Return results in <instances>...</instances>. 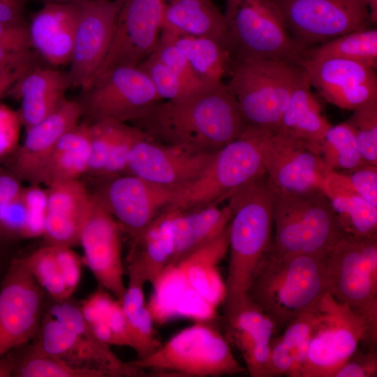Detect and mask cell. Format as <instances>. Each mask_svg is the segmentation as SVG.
Masks as SVG:
<instances>
[{
	"instance_id": "cell-40",
	"label": "cell",
	"mask_w": 377,
	"mask_h": 377,
	"mask_svg": "<svg viewBox=\"0 0 377 377\" xmlns=\"http://www.w3.org/2000/svg\"><path fill=\"white\" fill-rule=\"evenodd\" d=\"M138 67L147 75L161 100L178 99L207 86L199 87L190 83L153 54Z\"/></svg>"
},
{
	"instance_id": "cell-55",
	"label": "cell",
	"mask_w": 377,
	"mask_h": 377,
	"mask_svg": "<svg viewBox=\"0 0 377 377\" xmlns=\"http://www.w3.org/2000/svg\"><path fill=\"white\" fill-rule=\"evenodd\" d=\"M15 359L12 351L0 357V377L13 376Z\"/></svg>"
},
{
	"instance_id": "cell-49",
	"label": "cell",
	"mask_w": 377,
	"mask_h": 377,
	"mask_svg": "<svg viewBox=\"0 0 377 377\" xmlns=\"http://www.w3.org/2000/svg\"><path fill=\"white\" fill-rule=\"evenodd\" d=\"M377 376V358L374 353H355L339 369L334 377H374Z\"/></svg>"
},
{
	"instance_id": "cell-42",
	"label": "cell",
	"mask_w": 377,
	"mask_h": 377,
	"mask_svg": "<svg viewBox=\"0 0 377 377\" xmlns=\"http://www.w3.org/2000/svg\"><path fill=\"white\" fill-rule=\"evenodd\" d=\"M118 121L100 120L89 124L90 154L87 172L102 175Z\"/></svg>"
},
{
	"instance_id": "cell-21",
	"label": "cell",
	"mask_w": 377,
	"mask_h": 377,
	"mask_svg": "<svg viewBox=\"0 0 377 377\" xmlns=\"http://www.w3.org/2000/svg\"><path fill=\"white\" fill-rule=\"evenodd\" d=\"M311 87L327 102L354 110L377 99L375 68L338 57L306 58L301 66Z\"/></svg>"
},
{
	"instance_id": "cell-46",
	"label": "cell",
	"mask_w": 377,
	"mask_h": 377,
	"mask_svg": "<svg viewBox=\"0 0 377 377\" xmlns=\"http://www.w3.org/2000/svg\"><path fill=\"white\" fill-rule=\"evenodd\" d=\"M36 65L35 54L31 51L0 61V99Z\"/></svg>"
},
{
	"instance_id": "cell-41",
	"label": "cell",
	"mask_w": 377,
	"mask_h": 377,
	"mask_svg": "<svg viewBox=\"0 0 377 377\" xmlns=\"http://www.w3.org/2000/svg\"><path fill=\"white\" fill-rule=\"evenodd\" d=\"M145 133L135 126L117 121L114 139L102 175L113 177L126 171L128 157L135 143Z\"/></svg>"
},
{
	"instance_id": "cell-5",
	"label": "cell",
	"mask_w": 377,
	"mask_h": 377,
	"mask_svg": "<svg viewBox=\"0 0 377 377\" xmlns=\"http://www.w3.org/2000/svg\"><path fill=\"white\" fill-rule=\"evenodd\" d=\"M70 299L54 302L45 309L38 332L30 348L57 357L77 369L94 371L103 377L147 376L120 359L110 346L99 340L84 318L80 306Z\"/></svg>"
},
{
	"instance_id": "cell-3",
	"label": "cell",
	"mask_w": 377,
	"mask_h": 377,
	"mask_svg": "<svg viewBox=\"0 0 377 377\" xmlns=\"http://www.w3.org/2000/svg\"><path fill=\"white\" fill-rule=\"evenodd\" d=\"M325 256L278 255L269 249L261 260L247 300L272 320L276 331L315 309L328 291Z\"/></svg>"
},
{
	"instance_id": "cell-10",
	"label": "cell",
	"mask_w": 377,
	"mask_h": 377,
	"mask_svg": "<svg viewBox=\"0 0 377 377\" xmlns=\"http://www.w3.org/2000/svg\"><path fill=\"white\" fill-rule=\"evenodd\" d=\"M328 291L346 304L377 338V236L341 235L325 256Z\"/></svg>"
},
{
	"instance_id": "cell-54",
	"label": "cell",
	"mask_w": 377,
	"mask_h": 377,
	"mask_svg": "<svg viewBox=\"0 0 377 377\" xmlns=\"http://www.w3.org/2000/svg\"><path fill=\"white\" fill-rule=\"evenodd\" d=\"M27 1V0H0V22L26 21L24 14Z\"/></svg>"
},
{
	"instance_id": "cell-35",
	"label": "cell",
	"mask_w": 377,
	"mask_h": 377,
	"mask_svg": "<svg viewBox=\"0 0 377 377\" xmlns=\"http://www.w3.org/2000/svg\"><path fill=\"white\" fill-rule=\"evenodd\" d=\"M338 57L377 66V29L365 27L307 49L306 58Z\"/></svg>"
},
{
	"instance_id": "cell-2",
	"label": "cell",
	"mask_w": 377,
	"mask_h": 377,
	"mask_svg": "<svg viewBox=\"0 0 377 377\" xmlns=\"http://www.w3.org/2000/svg\"><path fill=\"white\" fill-rule=\"evenodd\" d=\"M228 232V272L224 285L223 319L226 332L248 303L247 292L274 232V195L265 175L234 194Z\"/></svg>"
},
{
	"instance_id": "cell-1",
	"label": "cell",
	"mask_w": 377,
	"mask_h": 377,
	"mask_svg": "<svg viewBox=\"0 0 377 377\" xmlns=\"http://www.w3.org/2000/svg\"><path fill=\"white\" fill-rule=\"evenodd\" d=\"M133 123L156 141L205 153H214L246 128L223 82L178 99L161 101Z\"/></svg>"
},
{
	"instance_id": "cell-24",
	"label": "cell",
	"mask_w": 377,
	"mask_h": 377,
	"mask_svg": "<svg viewBox=\"0 0 377 377\" xmlns=\"http://www.w3.org/2000/svg\"><path fill=\"white\" fill-rule=\"evenodd\" d=\"M46 210L43 237L46 244L72 247L79 244L82 229L92 204L79 179L55 184L46 188Z\"/></svg>"
},
{
	"instance_id": "cell-20",
	"label": "cell",
	"mask_w": 377,
	"mask_h": 377,
	"mask_svg": "<svg viewBox=\"0 0 377 377\" xmlns=\"http://www.w3.org/2000/svg\"><path fill=\"white\" fill-rule=\"evenodd\" d=\"M118 8L117 0L82 2L67 73L70 87L84 90L92 82L108 52Z\"/></svg>"
},
{
	"instance_id": "cell-31",
	"label": "cell",
	"mask_w": 377,
	"mask_h": 377,
	"mask_svg": "<svg viewBox=\"0 0 377 377\" xmlns=\"http://www.w3.org/2000/svg\"><path fill=\"white\" fill-rule=\"evenodd\" d=\"M331 126L305 74L293 90L275 132L303 141L319 151L320 144Z\"/></svg>"
},
{
	"instance_id": "cell-47",
	"label": "cell",
	"mask_w": 377,
	"mask_h": 377,
	"mask_svg": "<svg viewBox=\"0 0 377 377\" xmlns=\"http://www.w3.org/2000/svg\"><path fill=\"white\" fill-rule=\"evenodd\" d=\"M343 173L349 187L377 207V166L367 164Z\"/></svg>"
},
{
	"instance_id": "cell-51",
	"label": "cell",
	"mask_w": 377,
	"mask_h": 377,
	"mask_svg": "<svg viewBox=\"0 0 377 377\" xmlns=\"http://www.w3.org/2000/svg\"><path fill=\"white\" fill-rule=\"evenodd\" d=\"M24 186L21 180L8 168L0 167V221L20 198Z\"/></svg>"
},
{
	"instance_id": "cell-8",
	"label": "cell",
	"mask_w": 377,
	"mask_h": 377,
	"mask_svg": "<svg viewBox=\"0 0 377 377\" xmlns=\"http://www.w3.org/2000/svg\"><path fill=\"white\" fill-rule=\"evenodd\" d=\"M129 363L148 376H219L245 370L235 358L226 337L209 321H196L151 354Z\"/></svg>"
},
{
	"instance_id": "cell-48",
	"label": "cell",
	"mask_w": 377,
	"mask_h": 377,
	"mask_svg": "<svg viewBox=\"0 0 377 377\" xmlns=\"http://www.w3.org/2000/svg\"><path fill=\"white\" fill-rule=\"evenodd\" d=\"M20 124L17 112L0 104V158L8 157L17 149Z\"/></svg>"
},
{
	"instance_id": "cell-13",
	"label": "cell",
	"mask_w": 377,
	"mask_h": 377,
	"mask_svg": "<svg viewBox=\"0 0 377 377\" xmlns=\"http://www.w3.org/2000/svg\"><path fill=\"white\" fill-rule=\"evenodd\" d=\"M93 122L111 119L133 122L162 101L138 66H118L96 77L77 100Z\"/></svg>"
},
{
	"instance_id": "cell-37",
	"label": "cell",
	"mask_w": 377,
	"mask_h": 377,
	"mask_svg": "<svg viewBox=\"0 0 377 377\" xmlns=\"http://www.w3.org/2000/svg\"><path fill=\"white\" fill-rule=\"evenodd\" d=\"M319 152L332 170L348 172L367 165L346 121L330 127L320 144Z\"/></svg>"
},
{
	"instance_id": "cell-33",
	"label": "cell",
	"mask_w": 377,
	"mask_h": 377,
	"mask_svg": "<svg viewBox=\"0 0 377 377\" xmlns=\"http://www.w3.org/2000/svg\"><path fill=\"white\" fill-rule=\"evenodd\" d=\"M170 35L180 49L198 79L205 84L223 82L229 75L232 55L223 43L207 37Z\"/></svg>"
},
{
	"instance_id": "cell-11",
	"label": "cell",
	"mask_w": 377,
	"mask_h": 377,
	"mask_svg": "<svg viewBox=\"0 0 377 377\" xmlns=\"http://www.w3.org/2000/svg\"><path fill=\"white\" fill-rule=\"evenodd\" d=\"M273 219L270 251L278 255L326 256L342 235L330 200L323 191L274 195Z\"/></svg>"
},
{
	"instance_id": "cell-59",
	"label": "cell",
	"mask_w": 377,
	"mask_h": 377,
	"mask_svg": "<svg viewBox=\"0 0 377 377\" xmlns=\"http://www.w3.org/2000/svg\"><path fill=\"white\" fill-rule=\"evenodd\" d=\"M274 1H275L276 3H280L281 1H283V0H273Z\"/></svg>"
},
{
	"instance_id": "cell-44",
	"label": "cell",
	"mask_w": 377,
	"mask_h": 377,
	"mask_svg": "<svg viewBox=\"0 0 377 377\" xmlns=\"http://www.w3.org/2000/svg\"><path fill=\"white\" fill-rule=\"evenodd\" d=\"M151 54L190 83L199 87L208 85L198 79L182 52L166 32L161 31L158 43Z\"/></svg>"
},
{
	"instance_id": "cell-25",
	"label": "cell",
	"mask_w": 377,
	"mask_h": 377,
	"mask_svg": "<svg viewBox=\"0 0 377 377\" xmlns=\"http://www.w3.org/2000/svg\"><path fill=\"white\" fill-rule=\"evenodd\" d=\"M82 4L45 3L34 15L29 24L31 46L49 63L70 62Z\"/></svg>"
},
{
	"instance_id": "cell-12",
	"label": "cell",
	"mask_w": 377,
	"mask_h": 377,
	"mask_svg": "<svg viewBox=\"0 0 377 377\" xmlns=\"http://www.w3.org/2000/svg\"><path fill=\"white\" fill-rule=\"evenodd\" d=\"M375 342L365 321L327 291L314 310V320L298 377H334L358 344Z\"/></svg>"
},
{
	"instance_id": "cell-15",
	"label": "cell",
	"mask_w": 377,
	"mask_h": 377,
	"mask_svg": "<svg viewBox=\"0 0 377 377\" xmlns=\"http://www.w3.org/2000/svg\"><path fill=\"white\" fill-rule=\"evenodd\" d=\"M45 293L17 258L0 286V357L33 341L45 311Z\"/></svg>"
},
{
	"instance_id": "cell-29",
	"label": "cell",
	"mask_w": 377,
	"mask_h": 377,
	"mask_svg": "<svg viewBox=\"0 0 377 377\" xmlns=\"http://www.w3.org/2000/svg\"><path fill=\"white\" fill-rule=\"evenodd\" d=\"M323 192L330 200L342 235L357 237L377 236V207L349 187L343 172L330 170Z\"/></svg>"
},
{
	"instance_id": "cell-43",
	"label": "cell",
	"mask_w": 377,
	"mask_h": 377,
	"mask_svg": "<svg viewBox=\"0 0 377 377\" xmlns=\"http://www.w3.org/2000/svg\"><path fill=\"white\" fill-rule=\"evenodd\" d=\"M127 320L131 348L135 351L138 358L151 354L161 346L155 336L153 318L146 305L135 316Z\"/></svg>"
},
{
	"instance_id": "cell-36",
	"label": "cell",
	"mask_w": 377,
	"mask_h": 377,
	"mask_svg": "<svg viewBox=\"0 0 377 377\" xmlns=\"http://www.w3.org/2000/svg\"><path fill=\"white\" fill-rule=\"evenodd\" d=\"M52 301L70 299L56 246L47 245L17 258Z\"/></svg>"
},
{
	"instance_id": "cell-6",
	"label": "cell",
	"mask_w": 377,
	"mask_h": 377,
	"mask_svg": "<svg viewBox=\"0 0 377 377\" xmlns=\"http://www.w3.org/2000/svg\"><path fill=\"white\" fill-rule=\"evenodd\" d=\"M228 75L226 87L235 98L246 127L274 133L305 73L291 63L233 57Z\"/></svg>"
},
{
	"instance_id": "cell-28",
	"label": "cell",
	"mask_w": 377,
	"mask_h": 377,
	"mask_svg": "<svg viewBox=\"0 0 377 377\" xmlns=\"http://www.w3.org/2000/svg\"><path fill=\"white\" fill-rule=\"evenodd\" d=\"M174 251L170 214L163 210L133 243L128 256V275L151 284L169 265Z\"/></svg>"
},
{
	"instance_id": "cell-17",
	"label": "cell",
	"mask_w": 377,
	"mask_h": 377,
	"mask_svg": "<svg viewBox=\"0 0 377 377\" xmlns=\"http://www.w3.org/2000/svg\"><path fill=\"white\" fill-rule=\"evenodd\" d=\"M117 1L119 8L111 43L93 81L118 66H138L154 52L159 40L164 0Z\"/></svg>"
},
{
	"instance_id": "cell-27",
	"label": "cell",
	"mask_w": 377,
	"mask_h": 377,
	"mask_svg": "<svg viewBox=\"0 0 377 377\" xmlns=\"http://www.w3.org/2000/svg\"><path fill=\"white\" fill-rule=\"evenodd\" d=\"M68 87L67 74L36 66L9 90L7 96L22 100L17 113L21 124L27 129L55 110L65 99Z\"/></svg>"
},
{
	"instance_id": "cell-60",
	"label": "cell",
	"mask_w": 377,
	"mask_h": 377,
	"mask_svg": "<svg viewBox=\"0 0 377 377\" xmlns=\"http://www.w3.org/2000/svg\"><path fill=\"white\" fill-rule=\"evenodd\" d=\"M164 1H165L166 3H168V2H170V1H172V0H164Z\"/></svg>"
},
{
	"instance_id": "cell-7",
	"label": "cell",
	"mask_w": 377,
	"mask_h": 377,
	"mask_svg": "<svg viewBox=\"0 0 377 377\" xmlns=\"http://www.w3.org/2000/svg\"><path fill=\"white\" fill-rule=\"evenodd\" d=\"M268 133L246 127L240 136L215 151L200 175L165 209L220 203L263 177Z\"/></svg>"
},
{
	"instance_id": "cell-38",
	"label": "cell",
	"mask_w": 377,
	"mask_h": 377,
	"mask_svg": "<svg viewBox=\"0 0 377 377\" xmlns=\"http://www.w3.org/2000/svg\"><path fill=\"white\" fill-rule=\"evenodd\" d=\"M11 351L15 377H103L98 372L75 368L57 357L36 352L29 346Z\"/></svg>"
},
{
	"instance_id": "cell-16",
	"label": "cell",
	"mask_w": 377,
	"mask_h": 377,
	"mask_svg": "<svg viewBox=\"0 0 377 377\" xmlns=\"http://www.w3.org/2000/svg\"><path fill=\"white\" fill-rule=\"evenodd\" d=\"M265 157V178L274 196L323 191L332 170L318 150L278 132L268 133Z\"/></svg>"
},
{
	"instance_id": "cell-9",
	"label": "cell",
	"mask_w": 377,
	"mask_h": 377,
	"mask_svg": "<svg viewBox=\"0 0 377 377\" xmlns=\"http://www.w3.org/2000/svg\"><path fill=\"white\" fill-rule=\"evenodd\" d=\"M228 48L237 59H265L302 66L306 50L290 36L273 0H225Z\"/></svg>"
},
{
	"instance_id": "cell-53",
	"label": "cell",
	"mask_w": 377,
	"mask_h": 377,
	"mask_svg": "<svg viewBox=\"0 0 377 377\" xmlns=\"http://www.w3.org/2000/svg\"><path fill=\"white\" fill-rule=\"evenodd\" d=\"M104 320L113 334L114 346L131 348L128 323L120 300L114 301Z\"/></svg>"
},
{
	"instance_id": "cell-32",
	"label": "cell",
	"mask_w": 377,
	"mask_h": 377,
	"mask_svg": "<svg viewBox=\"0 0 377 377\" xmlns=\"http://www.w3.org/2000/svg\"><path fill=\"white\" fill-rule=\"evenodd\" d=\"M89 154V124H77L57 142L43 167L40 184L49 186L78 179L88 171Z\"/></svg>"
},
{
	"instance_id": "cell-52",
	"label": "cell",
	"mask_w": 377,
	"mask_h": 377,
	"mask_svg": "<svg viewBox=\"0 0 377 377\" xmlns=\"http://www.w3.org/2000/svg\"><path fill=\"white\" fill-rule=\"evenodd\" d=\"M128 276V285L120 302L126 317L129 320L135 316L146 305L144 294L146 282L138 277Z\"/></svg>"
},
{
	"instance_id": "cell-57",
	"label": "cell",
	"mask_w": 377,
	"mask_h": 377,
	"mask_svg": "<svg viewBox=\"0 0 377 377\" xmlns=\"http://www.w3.org/2000/svg\"><path fill=\"white\" fill-rule=\"evenodd\" d=\"M88 0H43L45 3H82Z\"/></svg>"
},
{
	"instance_id": "cell-18",
	"label": "cell",
	"mask_w": 377,
	"mask_h": 377,
	"mask_svg": "<svg viewBox=\"0 0 377 377\" xmlns=\"http://www.w3.org/2000/svg\"><path fill=\"white\" fill-rule=\"evenodd\" d=\"M178 191L128 174L110 177L94 194L121 228L138 237L170 205Z\"/></svg>"
},
{
	"instance_id": "cell-14",
	"label": "cell",
	"mask_w": 377,
	"mask_h": 377,
	"mask_svg": "<svg viewBox=\"0 0 377 377\" xmlns=\"http://www.w3.org/2000/svg\"><path fill=\"white\" fill-rule=\"evenodd\" d=\"M278 5L290 36L306 50L370 24L365 0H283Z\"/></svg>"
},
{
	"instance_id": "cell-4",
	"label": "cell",
	"mask_w": 377,
	"mask_h": 377,
	"mask_svg": "<svg viewBox=\"0 0 377 377\" xmlns=\"http://www.w3.org/2000/svg\"><path fill=\"white\" fill-rule=\"evenodd\" d=\"M229 225L215 238L177 264L168 266L152 283L147 307L154 322L162 324L177 317L188 287H191L187 318L209 321L223 302L224 285L216 266L228 250Z\"/></svg>"
},
{
	"instance_id": "cell-26",
	"label": "cell",
	"mask_w": 377,
	"mask_h": 377,
	"mask_svg": "<svg viewBox=\"0 0 377 377\" xmlns=\"http://www.w3.org/2000/svg\"><path fill=\"white\" fill-rule=\"evenodd\" d=\"M219 203L190 209H165L172 228L174 251L169 265L186 258L221 234L228 226L235 208V198L223 207Z\"/></svg>"
},
{
	"instance_id": "cell-19",
	"label": "cell",
	"mask_w": 377,
	"mask_h": 377,
	"mask_svg": "<svg viewBox=\"0 0 377 377\" xmlns=\"http://www.w3.org/2000/svg\"><path fill=\"white\" fill-rule=\"evenodd\" d=\"M121 230L116 219L93 193L91 211L80 232L79 244L83 249L85 263L99 285L119 300L126 286Z\"/></svg>"
},
{
	"instance_id": "cell-30",
	"label": "cell",
	"mask_w": 377,
	"mask_h": 377,
	"mask_svg": "<svg viewBox=\"0 0 377 377\" xmlns=\"http://www.w3.org/2000/svg\"><path fill=\"white\" fill-rule=\"evenodd\" d=\"M161 30L178 36L211 38L228 48L224 15L212 0H172L166 3Z\"/></svg>"
},
{
	"instance_id": "cell-50",
	"label": "cell",
	"mask_w": 377,
	"mask_h": 377,
	"mask_svg": "<svg viewBox=\"0 0 377 377\" xmlns=\"http://www.w3.org/2000/svg\"><path fill=\"white\" fill-rule=\"evenodd\" d=\"M114 300L102 288L84 300L80 308L84 318L90 325L105 319Z\"/></svg>"
},
{
	"instance_id": "cell-34",
	"label": "cell",
	"mask_w": 377,
	"mask_h": 377,
	"mask_svg": "<svg viewBox=\"0 0 377 377\" xmlns=\"http://www.w3.org/2000/svg\"><path fill=\"white\" fill-rule=\"evenodd\" d=\"M314 310L295 318L281 336L271 339L270 376L298 377L313 327Z\"/></svg>"
},
{
	"instance_id": "cell-56",
	"label": "cell",
	"mask_w": 377,
	"mask_h": 377,
	"mask_svg": "<svg viewBox=\"0 0 377 377\" xmlns=\"http://www.w3.org/2000/svg\"><path fill=\"white\" fill-rule=\"evenodd\" d=\"M369 10L370 24L377 22V0H365Z\"/></svg>"
},
{
	"instance_id": "cell-22",
	"label": "cell",
	"mask_w": 377,
	"mask_h": 377,
	"mask_svg": "<svg viewBox=\"0 0 377 377\" xmlns=\"http://www.w3.org/2000/svg\"><path fill=\"white\" fill-rule=\"evenodd\" d=\"M213 154L161 143L145 133L131 149L126 172L179 193L200 175Z\"/></svg>"
},
{
	"instance_id": "cell-39",
	"label": "cell",
	"mask_w": 377,
	"mask_h": 377,
	"mask_svg": "<svg viewBox=\"0 0 377 377\" xmlns=\"http://www.w3.org/2000/svg\"><path fill=\"white\" fill-rule=\"evenodd\" d=\"M353 111L346 121L353 132L364 163L377 166V99Z\"/></svg>"
},
{
	"instance_id": "cell-23",
	"label": "cell",
	"mask_w": 377,
	"mask_h": 377,
	"mask_svg": "<svg viewBox=\"0 0 377 377\" xmlns=\"http://www.w3.org/2000/svg\"><path fill=\"white\" fill-rule=\"evenodd\" d=\"M82 115L77 100L64 99L47 117L26 129L24 142L11 154L8 168L21 181L40 184L43 167L57 142Z\"/></svg>"
},
{
	"instance_id": "cell-58",
	"label": "cell",
	"mask_w": 377,
	"mask_h": 377,
	"mask_svg": "<svg viewBox=\"0 0 377 377\" xmlns=\"http://www.w3.org/2000/svg\"><path fill=\"white\" fill-rule=\"evenodd\" d=\"M2 243H0V275L3 271V268L5 266V255L1 247Z\"/></svg>"
},
{
	"instance_id": "cell-45",
	"label": "cell",
	"mask_w": 377,
	"mask_h": 377,
	"mask_svg": "<svg viewBox=\"0 0 377 377\" xmlns=\"http://www.w3.org/2000/svg\"><path fill=\"white\" fill-rule=\"evenodd\" d=\"M29 24L0 22V61L31 51Z\"/></svg>"
}]
</instances>
